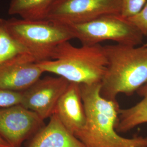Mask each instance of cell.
I'll list each match as a JSON object with an SVG mask.
<instances>
[{
  "label": "cell",
  "mask_w": 147,
  "mask_h": 147,
  "mask_svg": "<svg viewBox=\"0 0 147 147\" xmlns=\"http://www.w3.org/2000/svg\"><path fill=\"white\" fill-rule=\"evenodd\" d=\"M37 64L44 73L56 74L72 83L92 84L101 82L107 59L100 44L76 47L68 41L56 47L52 59Z\"/></svg>",
  "instance_id": "3957f363"
},
{
  "label": "cell",
  "mask_w": 147,
  "mask_h": 147,
  "mask_svg": "<svg viewBox=\"0 0 147 147\" xmlns=\"http://www.w3.org/2000/svg\"><path fill=\"white\" fill-rule=\"evenodd\" d=\"M70 83L61 76H46L39 79L21 92L20 104L35 112L44 121L55 114L58 101Z\"/></svg>",
  "instance_id": "ba28073f"
},
{
  "label": "cell",
  "mask_w": 147,
  "mask_h": 147,
  "mask_svg": "<svg viewBox=\"0 0 147 147\" xmlns=\"http://www.w3.org/2000/svg\"><path fill=\"white\" fill-rule=\"evenodd\" d=\"M142 100L131 107L119 109L116 126L118 132H126L144 123H147V83L137 91Z\"/></svg>",
  "instance_id": "7c38bea8"
},
{
  "label": "cell",
  "mask_w": 147,
  "mask_h": 147,
  "mask_svg": "<svg viewBox=\"0 0 147 147\" xmlns=\"http://www.w3.org/2000/svg\"><path fill=\"white\" fill-rule=\"evenodd\" d=\"M27 147H85L64 126L56 114L30 139Z\"/></svg>",
  "instance_id": "8fae6325"
},
{
  "label": "cell",
  "mask_w": 147,
  "mask_h": 147,
  "mask_svg": "<svg viewBox=\"0 0 147 147\" xmlns=\"http://www.w3.org/2000/svg\"><path fill=\"white\" fill-rule=\"evenodd\" d=\"M24 54L29 55L8 31L5 19L0 18V63Z\"/></svg>",
  "instance_id": "5bb4252c"
},
{
  "label": "cell",
  "mask_w": 147,
  "mask_h": 147,
  "mask_svg": "<svg viewBox=\"0 0 147 147\" xmlns=\"http://www.w3.org/2000/svg\"><path fill=\"white\" fill-rule=\"evenodd\" d=\"M5 23L11 34L36 63L52 59L60 44L75 39L69 26L51 20L11 18Z\"/></svg>",
  "instance_id": "277c9868"
},
{
  "label": "cell",
  "mask_w": 147,
  "mask_h": 147,
  "mask_svg": "<svg viewBox=\"0 0 147 147\" xmlns=\"http://www.w3.org/2000/svg\"><path fill=\"white\" fill-rule=\"evenodd\" d=\"M0 147H11V146L0 137Z\"/></svg>",
  "instance_id": "ac0fdd59"
},
{
  "label": "cell",
  "mask_w": 147,
  "mask_h": 147,
  "mask_svg": "<svg viewBox=\"0 0 147 147\" xmlns=\"http://www.w3.org/2000/svg\"><path fill=\"white\" fill-rule=\"evenodd\" d=\"M57 0H11L8 13L21 19L44 20L47 13Z\"/></svg>",
  "instance_id": "4fadbf2b"
},
{
  "label": "cell",
  "mask_w": 147,
  "mask_h": 147,
  "mask_svg": "<svg viewBox=\"0 0 147 147\" xmlns=\"http://www.w3.org/2000/svg\"><path fill=\"white\" fill-rule=\"evenodd\" d=\"M45 125L39 116L21 104L0 109V137L11 147H21Z\"/></svg>",
  "instance_id": "52a82bcc"
},
{
  "label": "cell",
  "mask_w": 147,
  "mask_h": 147,
  "mask_svg": "<svg viewBox=\"0 0 147 147\" xmlns=\"http://www.w3.org/2000/svg\"><path fill=\"white\" fill-rule=\"evenodd\" d=\"M21 93L0 88V109L20 104Z\"/></svg>",
  "instance_id": "2e32d148"
},
{
  "label": "cell",
  "mask_w": 147,
  "mask_h": 147,
  "mask_svg": "<svg viewBox=\"0 0 147 147\" xmlns=\"http://www.w3.org/2000/svg\"><path fill=\"white\" fill-rule=\"evenodd\" d=\"M127 19L136 27L144 36H147V1L141 11Z\"/></svg>",
  "instance_id": "e0dca14e"
},
{
  "label": "cell",
  "mask_w": 147,
  "mask_h": 147,
  "mask_svg": "<svg viewBox=\"0 0 147 147\" xmlns=\"http://www.w3.org/2000/svg\"><path fill=\"white\" fill-rule=\"evenodd\" d=\"M144 46H145V47H147V43H146V44H144Z\"/></svg>",
  "instance_id": "d6986e66"
},
{
  "label": "cell",
  "mask_w": 147,
  "mask_h": 147,
  "mask_svg": "<svg viewBox=\"0 0 147 147\" xmlns=\"http://www.w3.org/2000/svg\"><path fill=\"white\" fill-rule=\"evenodd\" d=\"M147 0H122L120 16L128 19L141 11Z\"/></svg>",
  "instance_id": "9a60e30c"
},
{
  "label": "cell",
  "mask_w": 147,
  "mask_h": 147,
  "mask_svg": "<svg viewBox=\"0 0 147 147\" xmlns=\"http://www.w3.org/2000/svg\"><path fill=\"white\" fill-rule=\"evenodd\" d=\"M86 114L84 129L75 136L85 147H147V137L125 138L116 130L119 106L100 93L101 82L80 84Z\"/></svg>",
  "instance_id": "6da1fadb"
},
{
  "label": "cell",
  "mask_w": 147,
  "mask_h": 147,
  "mask_svg": "<svg viewBox=\"0 0 147 147\" xmlns=\"http://www.w3.org/2000/svg\"><path fill=\"white\" fill-rule=\"evenodd\" d=\"M44 73L30 55L24 54L0 63V88L21 92Z\"/></svg>",
  "instance_id": "9c48e42d"
},
{
  "label": "cell",
  "mask_w": 147,
  "mask_h": 147,
  "mask_svg": "<svg viewBox=\"0 0 147 147\" xmlns=\"http://www.w3.org/2000/svg\"><path fill=\"white\" fill-rule=\"evenodd\" d=\"M55 114L74 136L84 129L86 123V114L80 84L70 83L58 101Z\"/></svg>",
  "instance_id": "30bf717a"
},
{
  "label": "cell",
  "mask_w": 147,
  "mask_h": 147,
  "mask_svg": "<svg viewBox=\"0 0 147 147\" xmlns=\"http://www.w3.org/2000/svg\"><path fill=\"white\" fill-rule=\"evenodd\" d=\"M122 0H57L44 20L66 25L83 24L102 16L120 15Z\"/></svg>",
  "instance_id": "8992f818"
},
{
  "label": "cell",
  "mask_w": 147,
  "mask_h": 147,
  "mask_svg": "<svg viewBox=\"0 0 147 147\" xmlns=\"http://www.w3.org/2000/svg\"><path fill=\"white\" fill-rule=\"evenodd\" d=\"M107 65L101 82L100 93L117 100L121 93L131 95L147 83V47L121 44L104 46Z\"/></svg>",
  "instance_id": "7a4b0ae2"
},
{
  "label": "cell",
  "mask_w": 147,
  "mask_h": 147,
  "mask_svg": "<svg viewBox=\"0 0 147 147\" xmlns=\"http://www.w3.org/2000/svg\"><path fill=\"white\" fill-rule=\"evenodd\" d=\"M69 26L74 38L79 39L82 45H94L112 40L118 44L137 47L142 44L144 36L136 27L120 15L102 16Z\"/></svg>",
  "instance_id": "5b68a950"
}]
</instances>
